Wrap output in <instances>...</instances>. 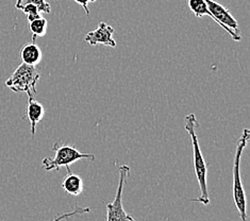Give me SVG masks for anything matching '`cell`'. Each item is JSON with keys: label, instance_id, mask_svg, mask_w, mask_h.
Listing matches in <instances>:
<instances>
[{"label": "cell", "instance_id": "6da1fadb", "mask_svg": "<svg viewBox=\"0 0 250 221\" xmlns=\"http://www.w3.org/2000/svg\"><path fill=\"white\" fill-rule=\"evenodd\" d=\"M186 121V130L190 137L193 146V153H194V168L196 178L199 184L200 189V196L197 199H193V201L201 202L204 205H208L210 203V197L209 192H208V184H207V164L204 159V155L201 153V149L199 146V141L197 137V133H196V127H197V119H196L195 114L190 113V114L187 115L184 118Z\"/></svg>", "mask_w": 250, "mask_h": 221}, {"label": "cell", "instance_id": "7a4b0ae2", "mask_svg": "<svg viewBox=\"0 0 250 221\" xmlns=\"http://www.w3.org/2000/svg\"><path fill=\"white\" fill-rule=\"evenodd\" d=\"M250 139V131L248 129H244L243 133L240 137L239 141L235 148V155H234V163H233V201L234 204L239 211L240 218L242 221H247V202H246V195L244 192L243 184L240 175V166L241 160L244 149L247 146V142Z\"/></svg>", "mask_w": 250, "mask_h": 221}, {"label": "cell", "instance_id": "3957f363", "mask_svg": "<svg viewBox=\"0 0 250 221\" xmlns=\"http://www.w3.org/2000/svg\"><path fill=\"white\" fill-rule=\"evenodd\" d=\"M51 150L55 153V157L51 158H45L43 160V168L47 171L51 170H58L61 167H66L67 172L70 171L69 165L76 163L79 160H90L95 161V155L92 153H84L80 152L73 146H69L67 144H63V142H56L52 146Z\"/></svg>", "mask_w": 250, "mask_h": 221}, {"label": "cell", "instance_id": "277c9868", "mask_svg": "<svg viewBox=\"0 0 250 221\" xmlns=\"http://www.w3.org/2000/svg\"><path fill=\"white\" fill-rule=\"evenodd\" d=\"M40 77L37 67L21 63L5 81V85L15 93H26L28 98H34L37 94L35 85L38 84Z\"/></svg>", "mask_w": 250, "mask_h": 221}, {"label": "cell", "instance_id": "5b68a950", "mask_svg": "<svg viewBox=\"0 0 250 221\" xmlns=\"http://www.w3.org/2000/svg\"><path fill=\"white\" fill-rule=\"evenodd\" d=\"M120 172V180H118L116 196L113 202L105 203L106 206V221H135L134 218L127 214L123 206V190L126 179L130 172L128 165H122L118 168Z\"/></svg>", "mask_w": 250, "mask_h": 221}, {"label": "cell", "instance_id": "8992f818", "mask_svg": "<svg viewBox=\"0 0 250 221\" xmlns=\"http://www.w3.org/2000/svg\"><path fill=\"white\" fill-rule=\"evenodd\" d=\"M113 34H114V29L108 23L100 22L96 30L86 34L84 40L86 43L92 46L100 44L109 47H116V41L113 39Z\"/></svg>", "mask_w": 250, "mask_h": 221}, {"label": "cell", "instance_id": "52a82bcc", "mask_svg": "<svg viewBox=\"0 0 250 221\" xmlns=\"http://www.w3.org/2000/svg\"><path fill=\"white\" fill-rule=\"evenodd\" d=\"M45 115V109L42 103L39 101L34 100V98H28L27 104V118L31 124V135L32 137L35 135V130H37L38 123L43 119Z\"/></svg>", "mask_w": 250, "mask_h": 221}, {"label": "cell", "instance_id": "ba28073f", "mask_svg": "<svg viewBox=\"0 0 250 221\" xmlns=\"http://www.w3.org/2000/svg\"><path fill=\"white\" fill-rule=\"evenodd\" d=\"M21 58L22 60V63L37 66L42 61L43 53H42L41 48L37 44L30 43L22 47L21 50Z\"/></svg>", "mask_w": 250, "mask_h": 221}, {"label": "cell", "instance_id": "9c48e42d", "mask_svg": "<svg viewBox=\"0 0 250 221\" xmlns=\"http://www.w3.org/2000/svg\"><path fill=\"white\" fill-rule=\"evenodd\" d=\"M62 187L71 196H79L83 192V181L80 176L68 171L62 181Z\"/></svg>", "mask_w": 250, "mask_h": 221}, {"label": "cell", "instance_id": "30bf717a", "mask_svg": "<svg viewBox=\"0 0 250 221\" xmlns=\"http://www.w3.org/2000/svg\"><path fill=\"white\" fill-rule=\"evenodd\" d=\"M29 29L33 34L32 43H34L37 37H44L45 35L47 30V20L44 17H40V19L29 21Z\"/></svg>", "mask_w": 250, "mask_h": 221}, {"label": "cell", "instance_id": "8fae6325", "mask_svg": "<svg viewBox=\"0 0 250 221\" xmlns=\"http://www.w3.org/2000/svg\"><path fill=\"white\" fill-rule=\"evenodd\" d=\"M25 4H33L39 9L41 13L48 14L51 12V7L48 2H46V0H16L15 8L21 9Z\"/></svg>", "mask_w": 250, "mask_h": 221}, {"label": "cell", "instance_id": "7c38bea8", "mask_svg": "<svg viewBox=\"0 0 250 221\" xmlns=\"http://www.w3.org/2000/svg\"><path fill=\"white\" fill-rule=\"evenodd\" d=\"M90 211H91L90 207H80L78 205H76L73 211L59 215V216L56 217L52 221H63L65 219H68L70 217H74V216H76V215H78V214H85V213H88Z\"/></svg>", "mask_w": 250, "mask_h": 221}, {"label": "cell", "instance_id": "4fadbf2b", "mask_svg": "<svg viewBox=\"0 0 250 221\" xmlns=\"http://www.w3.org/2000/svg\"><path fill=\"white\" fill-rule=\"evenodd\" d=\"M74 1H76L77 3H79V4L81 5V7L83 8V10L85 11L86 15L88 16V15H90V11H88L87 4L90 3V2H95V1H97V0H74Z\"/></svg>", "mask_w": 250, "mask_h": 221}]
</instances>
